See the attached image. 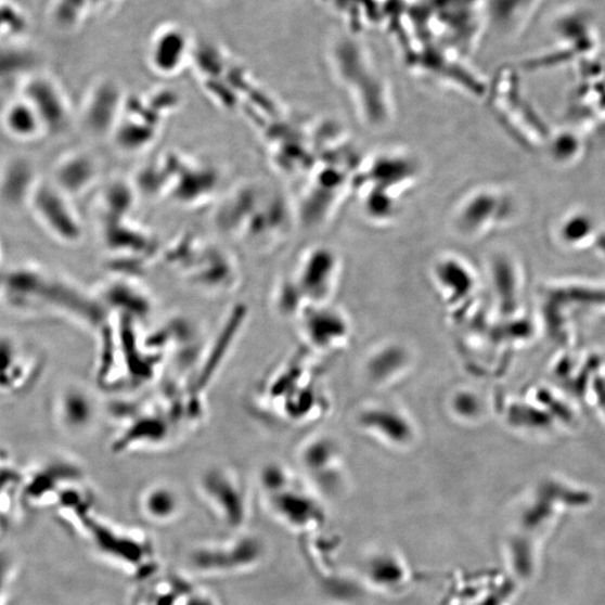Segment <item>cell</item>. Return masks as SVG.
I'll list each match as a JSON object with an SVG mask.
<instances>
[{
	"mask_svg": "<svg viewBox=\"0 0 605 605\" xmlns=\"http://www.w3.org/2000/svg\"><path fill=\"white\" fill-rule=\"evenodd\" d=\"M421 175L420 160L407 150H386L362 160L353 184L361 209L377 223L391 221Z\"/></svg>",
	"mask_w": 605,
	"mask_h": 605,
	"instance_id": "6da1fadb",
	"label": "cell"
},
{
	"mask_svg": "<svg viewBox=\"0 0 605 605\" xmlns=\"http://www.w3.org/2000/svg\"><path fill=\"white\" fill-rule=\"evenodd\" d=\"M333 70L362 123L369 127L387 126L394 115L388 81L363 47L340 38L332 48Z\"/></svg>",
	"mask_w": 605,
	"mask_h": 605,
	"instance_id": "7a4b0ae2",
	"label": "cell"
},
{
	"mask_svg": "<svg viewBox=\"0 0 605 605\" xmlns=\"http://www.w3.org/2000/svg\"><path fill=\"white\" fill-rule=\"evenodd\" d=\"M66 198L67 196L51 181H41L31 196L28 208L54 239L73 244L79 241L81 227Z\"/></svg>",
	"mask_w": 605,
	"mask_h": 605,
	"instance_id": "3957f363",
	"label": "cell"
},
{
	"mask_svg": "<svg viewBox=\"0 0 605 605\" xmlns=\"http://www.w3.org/2000/svg\"><path fill=\"white\" fill-rule=\"evenodd\" d=\"M40 182L37 168L29 157H9L0 165V207L12 213L28 208Z\"/></svg>",
	"mask_w": 605,
	"mask_h": 605,
	"instance_id": "277c9868",
	"label": "cell"
},
{
	"mask_svg": "<svg viewBox=\"0 0 605 605\" xmlns=\"http://www.w3.org/2000/svg\"><path fill=\"white\" fill-rule=\"evenodd\" d=\"M23 98L36 110L44 133L59 134L70 123V110L60 90L47 79H34L23 90Z\"/></svg>",
	"mask_w": 605,
	"mask_h": 605,
	"instance_id": "5b68a950",
	"label": "cell"
},
{
	"mask_svg": "<svg viewBox=\"0 0 605 605\" xmlns=\"http://www.w3.org/2000/svg\"><path fill=\"white\" fill-rule=\"evenodd\" d=\"M552 29L559 43V50H591L598 41V27L594 15L587 9L569 8L559 13Z\"/></svg>",
	"mask_w": 605,
	"mask_h": 605,
	"instance_id": "8992f818",
	"label": "cell"
},
{
	"mask_svg": "<svg viewBox=\"0 0 605 605\" xmlns=\"http://www.w3.org/2000/svg\"><path fill=\"white\" fill-rule=\"evenodd\" d=\"M544 0H486L487 21L503 36L524 31L542 8Z\"/></svg>",
	"mask_w": 605,
	"mask_h": 605,
	"instance_id": "52a82bcc",
	"label": "cell"
},
{
	"mask_svg": "<svg viewBox=\"0 0 605 605\" xmlns=\"http://www.w3.org/2000/svg\"><path fill=\"white\" fill-rule=\"evenodd\" d=\"M190 49L186 33L179 27H167L156 34L151 48L155 69L171 74L179 69Z\"/></svg>",
	"mask_w": 605,
	"mask_h": 605,
	"instance_id": "ba28073f",
	"label": "cell"
},
{
	"mask_svg": "<svg viewBox=\"0 0 605 605\" xmlns=\"http://www.w3.org/2000/svg\"><path fill=\"white\" fill-rule=\"evenodd\" d=\"M0 124L9 137L21 142L36 140L44 133L39 115L23 96L5 106L0 115Z\"/></svg>",
	"mask_w": 605,
	"mask_h": 605,
	"instance_id": "9c48e42d",
	"label": "cell"
},
{
	"mask_svg": "<svg viewBox=\"0 0 605 605\" xmlns=\"http://www.w3.org/2000/svg\"><path fill=\"white\" fill-rule=\"evenodd\" d=\"M91 177V164L82 154H70L61 158L54 167L52 184L66 196L86 188Z\"/></svg>",
	"mask_w": 605,
	"mask_h": 605,
	"instance_id": "30bf717a",
	"label": "cell"
},
{
	"mask_svg": "<svg viewBox=\"0 0 605 605\" xmlns=\"http://www.w3.org/2000/svg\"><path fill=\"white\" fill-rule=\"evenodd\" d=\"M16 344L9 338L0 339V388L11 389L23 375V360Z\"/></svg>",
	"mask_w": 605,
	"mask_h": 605,
	"instance_id": "8fae6325",
	"label": "cell"
},
{
	"mask_svg": "<svg viewBox=\"0 0 605 605\" xmlns=\"http://www.w3.org/2000/svg\"><path fill=\"white\" fill-rule=\"evenodd\" d=\"M115 0H77V13L81 11H95L112 5Z\"/></svg>",
	"mask_w": 605,
	"mask_h": 605,
	"instance_id": "7c38bea8",
	"label": "cell"
},
{
	"mask_svg": "<svg viewBox=\"0 0 605 605\" xmlns=\"http://www.w3.org/2000/svg\"><path fill=\"white\" fill-rule=\"evenodd\" d=\"M5 569L7 566L4 565V563L2 561H0V593H2L3 591V585L7 579V574H5Z\"/></svg>",
	"mask_w": 605,
	"mask_h": 605,
	"instance_id": "4fadbf2b",
	"label": "cell"
}]
</instances>
